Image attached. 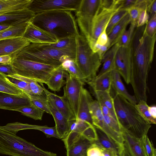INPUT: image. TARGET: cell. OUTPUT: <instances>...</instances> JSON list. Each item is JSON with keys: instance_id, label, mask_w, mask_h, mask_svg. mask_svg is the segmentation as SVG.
Returning a JSON list of instances; mask_svg holds the SVG:
<instances>
[{"instance_id": "cell-1", "label": "cell", "mask_w": 156, "mask_h": 156, "mask_svg": "<svg viewBox=\"0 0 156 156\" xmlns=\"http://www.w3.org/2000/svg\"><path fill=\"white\" fill-rule=\"evenodd\" d=\"M146 25L136 27L128 46L130 59L129 83L137 103L147 101V79L153 60L156 35L146 33Z\"/></svg>"}, {"instance_id": "cell-2", "label": "cell", "mask_w": 156, "mask_h": 156, "mask_svg": "<svg viewBox=\"0 0 156 156\" xmlns=\"http://www.w3.org/2000/svg\"><path fill=\"white\" fill-rule=\"evenodd\" d=\"M30 22L57 40L79 34L76 20L70 11H50L36 14Z\"/></svg>"}, {"instance_id": "cell-3", "label": "cell", "mask_w": 156, "mask_h": 156, "mask_svg": "<svg viewBox=\"0 0 156 156\" xmlns=\"http://www.w3.org/2000/svg\"><path fill=\"white\" fill-rule=\"evenodd\" d=\"M113 98L117 120L122 130L140 138L147 134L151 124L142 115L135 105L117 94Z\"/></svg>"}, {"instance_id": "cell-4", "label": "cell", "mask_w": 156, "mask_h": 156, "mask_svg": "<svg viewBox=\"0 0 156 156\" xmlns=\"http://www.w3.org/2000/svg\"><path fill=\"white\" fill-rule=\"evenodd\" d=\"M15 57L44 64L59 66L67 59L75 61L76 53L57 49L49 44L30 43Z\"/></svg>"}, {"instance_id": "cell-5", "label": "cell", "mask_w": 156, "mask_h": 156, "mask_svg": "<svg viewBox=\"0 0 156 156\" xmlns=\"http://www.w3.org/2000/svg\"><path fill=\"white\" fill-rule=\"evenodd\" d=\"M0 154L9 156H57L10 131L0 128Z\"/></svg>"}, {"instance_id": "cell-6", "label": "cell", "mask_w": 156, "mask_h": 156, "mask_svg": "<svg viewBox=\"0 0 156 156\" xmlns=\"http://www.w3.org/2000/svg\"><path fill=\"white\" fill-rule=\"evenodd\" d=\"M75 62L84 76L87 82L97 76L101 64L97 53L91 48L86 37L80 34L76 36Z\"/></svg>"}, {"instance_id": "cell-7", "label": "cell", "mask_w": 156, "mask_h": 156, "mask_svg": "<svg viewBox=\"0 0 156 156\" xmlns=\"http://www.w3.org/2000/svg\"><path fill=\"white\" fill-rule=\"evenodd\" d=\"M119 0H101L99 8L92 17L87 40L92 49L99 35L106 28L112 16L121 8Z\"/></svg>"}, {"instance_id": "cell-8", "label": "cell", "mask_w": 156, "mask_h": 156, "mask_svg": "<svg viewBox=\"0 0 156 156\" xmlns=\"http://www.w3.org/2000/svg\"><path fill=\"white\" fill-rule=\"evenodd\" d=\"M12 65L16 74L47 84L53 71L59 66L42 64L15 57Z\"/></svg>"}, {"instance_id": "cell-9", "label": "cell", "mask_w": 156, "mask_h": 156, "mask_svg": "<svg viewBox=\"0 0 156 156\" xmlns=\"http://www.w3.org/2000/svg\"><path fill=\"white\" fill-rule=\"evenodd\" d=\"M82 0H33L28 7L35 14L50 11L66 10L75 12Z\"/></svg>"}, {"instance_id": "cell-10", "label": "cell", "mask_w": 156, "mask_h": 156, "mask_svg": "<svg viewBox=\"0 0 156 156\" xmlns=\"http://www.w3.org/2000/svg\"><path fill=\"white\" fill-rule=\"evenodd\" d=\"M62 140L66 149V156H87V150L93 144L83 135L74 131L70 132Z\"/></svg>"}, {"instance_id": "cell-11", "label": "cell", "mask_w": 156, "mask_h": 156, "mask_svg": "<svg viewBox=\"0 0 156 156\" xmlns=\"http://www.w3.org/2000/svg\"><path fill=\"white\" fill-rule=\"evenodd\" d=\"M63 95L66 98L76 118L81 90L85 83L71 75L66 77Z\"/></svg>"}, {"instance_id": "cell-12", "label": "cell", "mask_w": 156, "mask_h": 156, "mask_svg": "<svg viewBox=\"0 0 156 156\" xmlns=\"http://www.w3.org/2000/svg\"><path fill=\"white\" fill-rule=\"evenodd\" d=\"M23 37L33 44H52L57 39L45 31L29 22L22 36Z\"/></svg>"}, {"instance_id": "cell-13", "label": "cell", "mask_w": 156, "mask_h": 156, "mask_svg": "<svg viewBox=\"0 0 156 156\" xmlns=\"http://www.w3.org/2000/svg\"><path fill=\"white\" fill-rule=\"evenodd\" d=\"M115 70L118 72L127 84L129 83L130 59L128 47H120L116 53Z\"/></svg>"}, {"instance_id": "cell-14", "label": "cell", "mask_w": 156, "mask_h": 156, "mask_svg": "<svg viewBox=\"0 0 156 156\" xmlns=\"http://www.w3.org/2000/svg\"><path fill=\"white\" fill-rule=\"evenodd\" d=\"M31 104L28 96L25 93L14 95L0 91L1 109L13 111Z\"/></svg>"}, {"instance_id": "cell-15", "label": "cell", "mask_w": 156, "mask_h": 156, "mask_svg": "<svg viewBox=\"0 0 156 156\" xmlns=\"http://www.w3.org/2000/svg\"><path fill=\"white\" fill-rule=\"evenodd\" d=\"M30 43L22 37H9L0 41V56L9 55L13 58Z\"/></svg>"}, {"instance_id": "cell-16", "label": "cell", "mask_w": 156, "mask_h": 156, "mask_svg": "<svg viewBox=\"0 0 156 156\" xmlns=\"http://www.w3.org/2000/svg\"><path fill=\"white\" fill-rule=\"evenodd\" d=\"M35 14L28 8L5 14L0 16V24L12 26L30 22Z\"/></svg>"}, {"instance_id": "cell-17", "label": "cell", "mask_w": 156, "mask_h": 156, "mask_svg": "<svg viewBox=\"0 0 156 156\" xmlns=\"http://www.w3.org/2000/svg\"><path fill=\"white\" fill-rule=\"evenodd\" d=\"M44 88V92L46 97L51 101L56 108L69 120L76 119L66 98L64 95L59 96L49 92L42 85Z\"/></svg>"}, {"instance_id": "cell-18", "label": "cell", "mask_w": 156, "mask_h": 156, "mask_svg": "<svg viewBox=\"0 0 156 156\" xmlns=\"http://www.w3.org/2000/svg\"><path fill=\"white\" fill-rule=\"evenodd\" d=\"M49 108L54 119L57 132L60 139L64 138L69 131V120L56 108L53 102L47 99Z\"/></svg>"}, {"instance_id": "cell-19", "label": "cell", "mask_w": 156, "mask_h": 156, "mask_svg": "<svg viewBox=\"0 0 156 156\" xmlns=\"http://www.w3.org/2000/svg\"><path fill=\"white\" fill-rule=\"evenodd\" d=\"M93 100L89 92L83 87L80 94L76 119L85 121L93 125L89 111V105Z\"/></svg>"}, {"instance_id": "cell-20", "label": "cell", "mask_w": 156, "mask_h": 156, "mask_svg": "<svg viewBox=\"0 0 156 156\" xmlns=\"http://www.w3.org/2000/svg\"><path fill=\"white\" fill-rule=\"evenodd\" d=\"M122 130L124 145L131 156H147L143 148L140 139L129 132Z\"/></svg>"}, {"instance_id": "cell-21", "label": "cell", "mask_w": 156, "mask_h": 156, "mask_svg": "<svg viewBox=\"0 0 156 156\" xmlns=\"http://www.w3.org/2000/svg\"><path fill=\"white\" fill-rule=\"evenodd\" d=\"M112 71L104 73L87 82L94 91L110 92L111 88Z\"/></svg>"}, {"instance_id": "cell-22", "label": "cell", "mask_w": 156, "mask_h": 156, "mask_svg": "<svg viewBox=\"0 0 156 156\" xmlns=\"http://www.w3.org/2000/svg\"><path fill=\"white\" fill-rule=\"evenodd\" d=\"M111 87L115 91V94L122 96L132 104H137L135 97L128 92L122 81L120 75L115 70L112 71Z\"/></svg>"}, {"instance_id": "cell-23", "label": "cell", "mask_w": 156, "mask_h": 156, "mask_svg": "<svg viewBox=\"0 0 156 156\" xmlns=\"http://www.w3.org/2000/svg\"><path fill=\"white\" fill-rule=\"evenodd\" d=\"M68 73L62 67L61 65L52 73L46 85L48 89L55 92H58L66 83L63 77L69 75Z\"/></svg>"}, {"instance_id": "cell-24", "label": "cell", "mask_w": 156, "mask_h": 156, "mask_svg": "<svg viewBox=\"0 0 156 156\" xmlns=\"http://www.w3.org/2000/svg\"><path fill=\"white\" fill-rule=\"evenodd\" d=\"M33 0H0V16L28 7Z\"/></svg>"}, {"instance_id": "cell-25", "label": "cell", "mask_w": 156, "mask_h": 156, "mask_svg": "<svg viewBox=\"0 0 156 156\" xmlns=\"http://www.w3.org/2000/svg\"><path fill=\"white\" fill-rule=\"evenodd\" d=\"M120 46L116 43L110 48L105 53L101 59L102 66L97 76L115 70V55Z\"/></svg>"}, {"instance_id": "cell-26", "label": "cell", "mask_w": 156, "mask_h": 156, "mask_svg": "<svg viewBox=\"0 0 156 156\" xmlns=\"http://www.w3.org/2000/svg\"><path fill=\"white\" fill-rule=\"evenodd\" d=\"M130 23L129 15L127 12L114 26L108 35L109 48L118 42L122 34L126 29L127 26Z\"/></svg>"}, {"instance_id": "cell-27", "label": "cell", "mask_w": 156, "mask_h": 156, "mask_svg": "<svg viewBox=\"0 0 156 156\" xmlns=\"http://www.w3.org/2000/svg\"><path fill=\"white\" fill-rule=\"evenodd\" d=\"M95 128L97 134L98 140L94 143L101 148L112 151L119 154L120 146H119L104 133Z\"/></svg>"}, {"instance_id": "cell-28", "label": "cell", "mask_w": 156, "mask_h": 156, "mask_svg": "<svg viewBox=\"0 0 156 156\" xmlns=\"http://www.w3.org/2000/svg\"><path fill=\"white\" fill-rule=\"evenodd\" d=\"M76 37L71 36L60 39L58 40L55 43L49 44L51 47L57 49L76 53Z\"/></svg>"}, {"instance_id": "cell-29", "label": "cell", "mask_w": 156, "mask_h": 156, "mask_svg": "<svg viewBox=\"0 0 156 156\" xmlns=\"http://www.w3.org/2000/svg\"><path fill=\"white\" fill-rule=\"evenodd\" d=\"M29 22L10 26L9 28L0 31V41L9 37H22Z\"/></svg>"}, {"instance_id": "cell-30", "label": "cell", "mask_w": 156, "mask_h": 156, "mask_svg": "<svg viewBox=\"0 0 156 156\" xmlns=\"http://www.w3.org/2000/svg\"><path fill=\"white\" fill-rule=\"evenodd\" d=\"M149 0H136V3L126 9L130 19V24L136 27L138 19L142 11L147 9Z\"/></svg>"}, {"instance_id": "cell-31", "label": "cell", "mask_w": 156, "mask_h": 156, "mask_svg": "<svg viewBox=\"0 0 156 156\" xmlns=\"http://www.w3.org/2000/svg\"><path fill=\"white\" fill-rule=\"evenodd\" d=\"M0 91L14 95H20L24 93L11 83L6 75L0 72Z\"/></svg>"}, {"instance_id": "cell-32", "label": "cell", "mask_w": 156, "mask_h": 156, "mask_svg": "<svg viewBox=\"0 0 156 156\" xmlns=\"http://www.w3.org/2000/svg\"><path fill=\"white\" fill-rule=\"evenodd\" d=\"M69 75L73 76L85 83L87 81L75 61L70 58L65 60L61 64Z\"/></svg>"}, {"instance_id": "cell-33", "label": "cell", "mask_w": 156, "mask_h": 156, "mask_svg": "<svg viewBox=\"0 0 156 156\" xmlns=\"http://www.w3.org/2000/svg\"><path fill=\"white\" fill-rule=\"evenodd\" d=\"M21 112L25 116L35 120H41L44 111L31 104L13 110Z\"/></svg>"}, {"instance_id": "cell-34", "label": "cell", "mask_w": 156, "mask_h": 156, "mask_svg": "<svg viewBox=\"0 0 156 156\" xmlns=\"http://www.w3.org/2000/svg\"><path fill=\"white\" fill-rule=\"evenodd\" d=\"M94 93L97 100L102 102L105 105L117 120L113 98L111 96L110 92L107 91H94Z\"/></svg>"}, {"instance_id": "cell-35", "label": "cell", "mask_w": 156, "mask_h": 156, "mask_svg": "<svg viewBox=\"0 0 156 156\" xmlns=\"http://www.w3.org/2000/svg\"><path fill=\"white\" fill-rule=\"evenodd\" d=\"M40 126L15 122L8 123L3 126H0V128L16 134L19 131L21 130L26 129L37 130Z\"/></svg>"}, {"instance_id": "cell-36", "label": "cell", "mask_w": 156, "mask_h": 156, "mask_svg": "<svg viewBox=\"0 0 156 156\" xmlns=\"http://www.w3.org/2000/svg\"><path fill=\"white\" fill-rule=\"evenodd\" d=\"M31 103L38 108L50 115V111L48 100L43 95H28Z\"/></svg>"}, {"instance_id": "cell-37", "label": "cell", "mask_w": 156, "mask_h": 156, "mask_svg": "<svg viewBox=\"0 0 156 156\" xmlns=\"http://www.w3.org/2000/svg\"><path fill=\"white\" fill-rule=\"evenodd\" d=\"M8 76L20 79L27 83L29 85L32 95H43L44 92V88L43 87H42L40 85L37 81L16 74Z\"/></svg>"}, {"instance_id": "cell-38", "label": "cell", "mask_w": 156, "mask_h": 156, "mask_svg": "<svg viewBox=\"0 0 156 156\" xmlns=\"http://www.w3.org/2000/svg\"><path fill=\"white\" fill-rule=\"evenodd\" d=\"M136 27V26L135 25L130 24L129 28L125 31L117 43L120 47H128L132 35Z\"/></svg>"}, {"instance_id": "cell-39", "label": "cell", "mask_w": 156, "mask_h": 156, "mask_svg": "<svg viewBox=\"0 0 156 156\" xmlns=\"http://www.w3.org/2000/svg\"><path fill=\"white\" fill-rule=\"evenodd\" d=\"M135 106L142 115L151 124H156V119L154 118L150 114L148 110L149 106L147 101H141L137 103Z\"/></svg>"}, {"instance_id": "cell-40", "label": "cell", "mask_w": 156, "mask_h": 156, "mask_svg": "<svg viewBox=\"0 0 156 156\" xmlns=\"http://www.w3.org/2000/svg\"><path fill=\"white\" fill-rule=\"evenodd\" d=\"M141 143L147 156H156L155 148L147 134L144 135L140 138Z\"/></svg>"}, {"instance_id": "cell-41", "label": "cell", "mask_w": 156, "mask_h": 156, "mask_svg": "<svg viewBox=\"0 0 156 156\" xmlns=\"http://www.w3.org/2000/svg\"><path fill=\"white\" fill-rule=\"evenodd\" d=\"M128 12L126 9H120L111 18L106 29V32L108 35L111 32L114 26L122 19Z\"/></svg>"}, {"instance_id": "cell-42", "label": "cell", "mask_w": 156, "mask_h": 156, "mask_svg": "<svg viewBox=\"0 0 156 156\" xmlns=\"http://www.w3.org/2000/svg\"><path fill=\"white\" fill-rule=\"evenodd\" d=\"M9 80L18 88L22 90L28 95H32L29 84L27 82L20 79L7 75Z\"/></svg>"}, {"instance_id": "cell-43", "label": "cell", "mask_w": 156, "mask_h": 156, "mask_svg": "<svg viewBox=\"0 0 156 156\" xmlns=\"http://www.w3.org/2000/svg\"><path fill=\"white\" fill-rule=\"evenodd\" d=\"M145 30L149 36L153 37L156 35V14L149 19L146 24Z\"/></svg>"}, {"instance_id": "cell-44", "label": "cell", "mask_w": 156, "mask_h": 156, "mask_svg": "<svg viewBox=\"0 0 156 156\" xmlns=\"http://www.w3.org/2000/svg\"><path fill=\"white\" fill-rule=\"evenodd\" d=\"M37 130L43 132L47 137H54L60 139L55 126L53 127H48L47 126H40Z\"/></svg>"}, {"instance_id": "cell-45", "label": "cell", "mask_w": 156, "mask_h": 156, "mask_svg": "<svg viewBox=\"0 0 156 156\" xmlns=\"http://www.w3.org/2000/svg\"><path fill=\"white\" fill-rule=\"evenodd\" d=\"M87 156H103L101 149L94 143L92 144L87 149Z\"/></svg>"}, {"instance_id": "cell-46", "label": "cell", "mask_w": 156, "mask_h": 156, "mask_svg": "<svg viewBox=\"0 0 156 156\" xmlns=\"http://www.w3.org/2000/svg\"><path fill=\"white\" fill-rule=\"evenodd\" d=\"M149 20L148 15L147 9L143 10L140 12L138 17L136 27H139L146 25Z\"/></svg>"}, {"instance_id": "cell-47", "label": "cell", "mask_w": 156, "mask_h": 156, "mask_svg": "<svg viewBox=\"0 0 156 156\" xmlns=\"http://www.w3.org/2000/svg\"><path fill=\"white\" fill-rule=\"evenodd\" d=\"M0 72L7 76L16 74L12 64H0Z\"/></svg>"}, {"instance_id": "cell-48", "label": "cell", "mask_w": 156, "mask_h": 156, "mask_svg": "<svg viewBox=\"0 0 156 156\" xmlns=\"http://www.w3.org/2000/svg\"><path fill=\"white\" fill-rule=\"evenodd\" d=\"M147 11L149 16V19L156 14V0H149Z\"/></svg>"}, {"instance_id": "cell-49", "label": "cell", "mask_w": 156, "mask_h": 156, "mask_svg": "<svg viewBox=\"0 0 156 156\" xmlns=\"http://www.w3.org/2000/svg\"><path fill=\"white\" fill-rule=\"evenodd\" d=\"M106 29L101 33L98 37L96 41L97 44L103 46L105 45L108 43V37L106 32Z\"/></svg>"}, {"instance_id": "cell-50", "label": "cell", "mask_w": 156, "mask_h": 156, "mask_svg": "<svg viewBox=\"0 0 156 156\" xmlns=\"http://www.w3.org/2000/svg\"><path fill=\"white\" fill-rule=\"evenodd\" d=\"M136 0H119L121 9H126L133 6Z\"/></svg>"}, {"instance_id": "cell-51", "label": "cell", "mask_w": 156, "mask_h": 156, "mask_svg": "<svg viewBox=\"0 0 156 156\" xmlns=\"http://www.w3.org/2000/svg\"><path fill=\"white\" fill-rule=\"evenodd\" d=\"M98 102L103 115L111 116L117 120L110 110L102 102Z\"/></svg>"}, {"instance_id": "cell-52", "label": "cell", "mask_w": 156, "mask_h": 156, "mask_svg": "<svg viewBox=\"0 0 156 156\" xmlns=\"http://www.w3.org/2000/svg\"><path fill=\"white\" fill-rule=\"evenodd\" d=\"M109 47L110 44L108 41V43L105 45L103 46H101L100 49L97 52V53L99 57L101 60V61L102 58L105 53L109 49Z\"/></svg>"}, {"instance_id": "cell-53", "label": "cell", "mask_w": 156, "mask_h": 156, "mask_svg": "<svg viewBox=\"0 0 156 156\" xmlns=\"http://www.w3.org/2000/svg\"><path fill=\"white\" fill-rule=\"evenodd\" d=\"M13 57L9 55L0 56V64H11Z\"/></svg>"}, {"instance_id": "cell-54", "label": "cell", "mask_w": 156, "mask_h": 156, "mask_svg": "<svg viewBox=\"0 0 156 156\" xmlns=\"http://www.w3.org/2000/svg\"><path fill=\"white\" fill-rule=\"evenodd\" d=\"M119 156H131L123 144L120 147Z\"/></svg>"}, {"instance_id": "cell-55", "label": "cell", "mask_w": 156, "mask_h": 156, "mask_svg": "<svg viewBox=\"0 0 156 156\" xmlns=\"http://www.w3.org/2000/svg\"><path fill=\"white\" fill-rule=\"evenodd\" d=\"M103 156H119L118 154L112 151L101 148Z\"/></svg>"}, {"instance_id": "cell-56", "label": "cell", "mask_w": 156, "mask_h": 156, "mask_svg": "<svg viewBox=\"0 0 156 156\" xmlns=\"http://www.w3.org/2000/svg\"><path fill=\"white\" fill-rule=\"evenodd\" d=\"M148 110L151 116L156 119V107L155 105L149 106Z\"/></svg>"}, {"instance_id": "cell-57", "label": "cell", "mask_w": 156, "mask_h": 156, "mask_svg": "<svg viewBox=\"0 0 156 156\" xmlns=\"http://www.w3.org/2000/svg\"><path fill=\"white\" fill-rule=\"evenodd\" d=\"M10 26L0 24V31L6 30L10 27Z\"/></svg>"}]
</instances>
